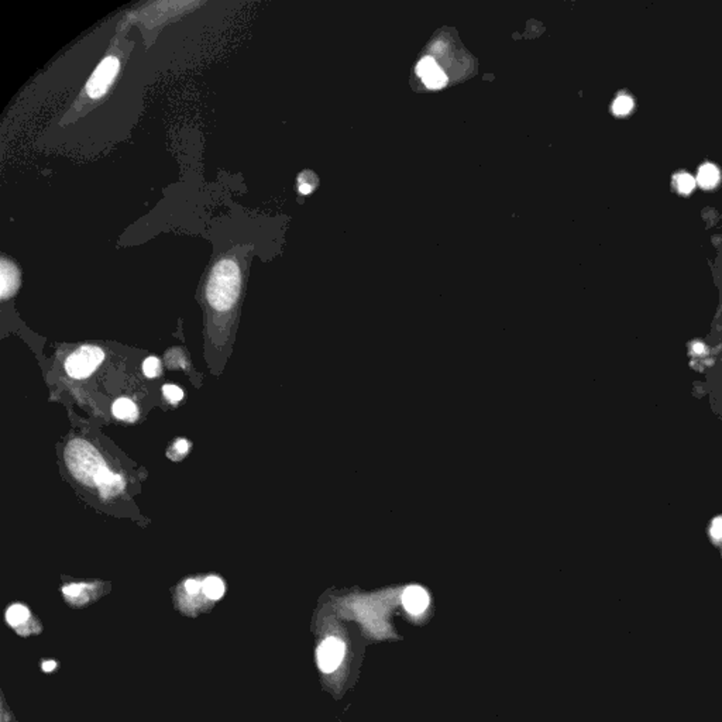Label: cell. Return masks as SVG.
Masks as SVG:
<instances>
[{
  "instance_id": "d6986e66",
  "label": "cell",
  "mask_w": 722,
  "mask_h": 722,
  "mask_svg": "<svg viewBox=\"0 0 722 722\" xmlns=\"http://www.w3.org/2000/svg\"><path fill=\"white\" fill-rule=\"evenodd\" d=\"M677 185H679L680 192H683V194H690V192L694 189V187H696V181H694V178H693L692 175H689V174H682V175H679V178H677Z\"/></svg>"
},
{
  "instance_id": "277c9868",
  "label": "cell",
  "mask_w": 722,
  "mask_h": 722,
  "mask_svg": "<svg viewBox=\"0 0 722 722\" xmlns=\"http://www.w3.org/2000/svg\"><path fill=\"white\" fill-rule=\"evenodd\" d=\"M105 360V353L102 349L96 346H82L81 349L75 350L66 361H65V371L72 378H86L89 377L99 365Z\"/></svg>"
},
{
  "instance_id": "3957f363",
  "label": "cell",
  "mask_w": 722,
  "mask_h": 722,
  "mask_svg": "<svg viewBox=\"0 0 722 722\" xmlns=\"http://www.w3.org/2000/svg\"><path fill=\"white\" fill-rule=\"evenodd\" d=\"M120 69V61L119 57L114 54L107 55L93 71L92 76L89 78L85 92L90 99H99L102 97L107 89L114 82L117 73Z\"/></svg>"
},
{
  "instance_id": "9c48e42d",
  "label": "cell",
  "mask_w": 722,
  "mask_h": 722,
  "mask_svg": "<svg viewBox=\"0 0 722 722\" xmlns=\"http://www.w3.org/2000/svg\"><path fill=\"white\" fill-rule=\"evenodd\" d=\"M402 603L408 612L418 615V614H422L427 608L429 596L423 588H420L418 586L408 587L402 596Z\"/></svg>"
},
{
  "instance_id": "5b68a950",
  "label": "cell",
  "mask_w": 722,
  "mask_h": 722,
  "mask_svg": "<svg viewBox=\"0 0 722 722\" xmlns=\"http://www.w3.org/2000/svg\"><path fill=\"white\" fill-rule=\"evenodd\" d=\"M345 658V645L336 638H328L318 649V665L322 672L332 673Z\"/></svg>"
},
{
  "instance_id": "8fae6325",
  "label": "cell",
  "mask_w": 722,
  "mask_h": 722,
  "mask_svg": "<svg viewBox=\"0 0 722 722\" xmlns=\"http://www.w3.org/2000/svg\"><path fill=\"white\" fill-rule=\"evenodd\" d=\"M203 593L208 598L211 600H219L223 597L225 594V583L219 579V577H215V576H211L208 577L205 581H203Z\"/></svg>"
},
{
  "instance_id": "52a82bcc",
  "label": "cell",
  "mask_w": 722,
  "mask_h": 722,
  "mask_svg": "<svg viewBox=\"0 0 722 722\" xmlns=\"http://www.w3.org/2000/svg\"><path fill=\"white\" fill-rule=\"evenodd\" d=\"M95 485L97 487L100 495L105 499L113 498L119 495L124 490V480L120 474L112 473L107 467H105L96 477Z\"/></svg>"
},
{
  "instance_id": "603a6c76",
  "label": "cell",
  "mask_w": 722,
  "mask_h": 722,
  "mask_svg": "<svg viewBox=\"0 0 722 722\" xmlns=\"http://www.w3.org/2000/svg\"><path fill=\"white\" fill-rule=\"evenodd\" d=\"M55 668H57L55 662H44L42 663V670L44 672H52Z\"/></svg>"
},
{
  "instance_id": "ffe728a7",
  "label": "cell",
  "mask_w": 722,
  "mask_h": 722,
  "mask_svg": "<svg viewBox=\"0 0 722 722\" xmlns=\"http://www.w3.org/2000/svg\"><path fill=\"white\" fill-rule=\"evenodd\" d=\"M298 181H300V182H298V188H300V192H301L302 195H308V194H311V192L314 191L315 184H311V182H309V179H307V172H304V174L300 177V179H298Z\"/></svg>"
},
{
  "instance_id": "ba28073f",
  "label": "cell",
  "mask_w": 722,
  "mask_h": 722,
  "mask_svg": "<svg viewBox=\"0 0 722 722\" xmlns=\"http://www.w3.org/2000/svg\"><path fill=\"white\" fill-rule=\"evenodd\" d=\"M0 273H1V298L7 300L13 297L20 287V270L13 261L3 257Z\"/></svg>"
},
{
  "instance_id": "44dd1931",
  "label": "cell",
  "mask_w": 722,
  "mask_h": 722,
  "mask_svg": "<svg viewBox=\"0 0 722 722\" xmlns=\"http://www.w3.org/2000/svg\"><path fill=\"white\" fill-rule=\"evenodd\" d=\"M82 591V586H76V584H72V586H68L64 588V593L69 597H76L79 596Z\"/></svg>"
},
{
  "instance_id": "8992f818",
  "label": "cell",
  "mask_w": 722,
  "mask_h": 722,
  "mask_svg": "<svg viewBox=\"0 0 722 722\" xmlns=\"http://www.w3.org/2000/svg\"><path fill=\"white\" fill-rule=\"evenodd\" d=\"M418 75L422 78L423 83L430 89H440L447 83V78L443 71L439 68L436 61L430 57L423 58L416 68Z\"/></svg>"
},
{
  "instance_id": "5bb4252c",
  "label": "cell",
  "mask_w": 722,
  "mask_h": 722,
  "mask_svg": "<svg viewBox=\"0 0 722 722\" xmlns=\"http://www.w3.org/2000/svg\"><path fill=\"white\" fill-rule=\"evenodd\" d=\"M28 615H30V612H28V610L24 605L16 604V605H11L7 610L6 621L10 625H18V624H23L28 618Z\"/></svg>"
},
{
  "instance_id": "7c38bea8",
  "label": "cell",
  "mask_w": 722,
  "mask_h": 722,
  "mask_svg": "<svg viewBox=\"0 0 722 722\" xmlns=\"http://www.w3.org/2000/svg\"><path fill=\"white\" fill-rule=\"evenodd\" d=\"M718 179H720V172H718V170L714 165L706 164V165H703L700 168L699 182H700V185L703 188H706V189L714 188L718 184Z\"/></svg>"
},
{
  "instance_id": "2e32d148",
  "label": "cell",
  "mask_w": 722,
  "mask_h": 722,
  "mask_svg": "<svg viewBox=\"0 0 722 722\" xmlns=\"http://www.w3.org/2000/svg\"><path fill=\"white\" fill-rule=\"evenodd\" d=\"M143 371L148 378H155L161 374V361L157 357H148L143 362Z\"/></svg>"
},
{
  "instance_id": "6da1fadb",
  "label": "cell",
  "mask_w": 722,
  "mask_h": 722,
  "mask_svg": "<svg viewBox=\"0 0 722 722\" xmlns=\"http://www.w3.org/2000/svg\"><path fill=\"white\" fill-rule=\"evenodd\" d=\"M243 283L242 264L236 256L218 259L208 276L205 297L209 307L218 314L230 312L240 297Z\"/></svg>"
},
{
  "instance_id": "9a60e30c",
  "label": "cell",
  "mask_w": 722,
  "mask_h": 722,
  "mask_svg": "<svg viewBox=\"0 0 722 722\" xmlns=\"http://www.w3.org/2000/svg\"><path fill=\"white\" fill-rule=\"evenodd\" d=\"M162 393L165 396V399L172 403V405H177L178 402L182 401L184 398V391L178 386V385H174V384H167L162 386Z\"/></svg>"
},
{
  "instance_id": "30bf717a",
  "label": "cell",
  "mask_w": 722,
  "mask_h": 722,
  "mask_svg": "<svg viewBox=\"0 0 722 722\" xmlns=\"http://www.w3.org/2000/svg\"><path fill=\"white\" fill-rule=\"evenodd\" d=\"M112 412H113L114 418H117L119 420H127V422H133L138 416L137 405L129 398L117 399L112 406Z\"/></svg>"
},
{
  "instance_id": "7402d4cb",
  "label": "cell",
  "mask_w": 722,
  "mask_h": 722,
  "mask_svg": "<svg viewBox=\"0 0 722 722\" xmlns=\"http://www.w3.org/2000/svg\"><path fill=\"white\" fill-rule=\"evenodd\" d=\"M185 588H187V591L189 594H196L199 591V588H201V584L196 580H188L185 583Z\"/></svg>"
},
{
  "instance_id": "e0dca14e",
  "label": "cell",
  "mask_w": 722,
  "mask_h": 722,
  "mask_svg": "<svg viewBox=\"0 0 722 722\" xmlns=\"http://www.w3.org/2000/svg\"><path fill=\"white\" fill-rule=\"evenodd\" d=\"M634 107V102L632 99L627 97V96H621L618 97L615 102H614V106H612V110L615 114L621 116V114H627L631 112V109Z\"/></svg>"
},
{
  "instance_id": "7a4b0ae2",
  "label": "cell",
  "mask_w": 722,
  "mask_h": 722,
  "mask_svg": "<svg viewBox=\"0 0 722 722\" xmlns=\"http://www.w3.org/2000/svg\"><path fill=\"white\" fill-rule=\"evenodd\" d=\"M65 461L71 474L88 485H95L97 474L106 467L99 451L83 439H73L68 443Z\"/></svg>"
},
{
  "instance_id": "ac0fdd59",
  "label": "cell",
  "mask_w": 722,
  "mask_h": 722,
  "mask_svg": "<svg viewBox=\"0 0 722 722\" xmlns=\"http://www.w3.org/2000/svg\"><path fill=\"white\" fill-rule=\"evenodd\" d=\"M710 539L717 545V546H721L722 545V516H717L711 523H710Z\"/></svg>"
},
{
  "instance_id": "4fadbf2b",
  "label": "cell",
  "mask_w": 722,
  "mask_h": 722,
  "mask_svg": "<svg viewBox=\"0 0 722 722\" xmlns=\"http://www.w3.org/2000/svg\"><path fill=\"white\" fill-rule=\"evenodd\" d=\"M191 450V443L187 439H177L168 449V457L171 460H182Z\"/></svg>"
}]
</instances>
